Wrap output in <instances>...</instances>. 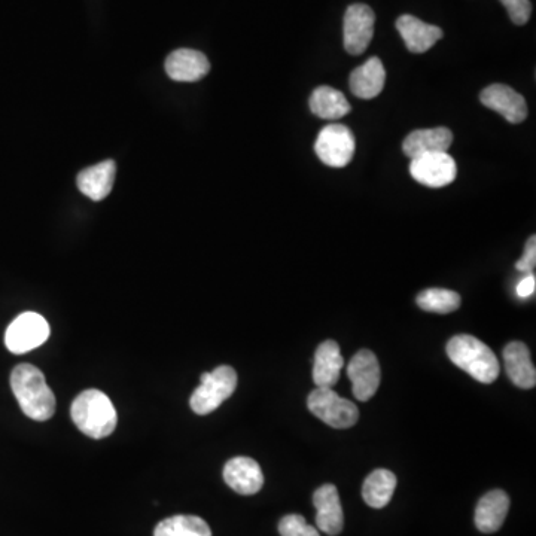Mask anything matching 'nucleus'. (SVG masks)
Returning <instances> with one entry per match:
<instances>
[{
	"mask_svg": "<svg viewBox=\"0 0 536 536\" xmlns=\"http://www.w3.org/2000/svg\"><path fill=\"white\" fill-rule=\"evenodd\" d=\"M200 386L191 395L190 405L199 416L215 411L222 402L227 401L237 388V373L228 365L215 368L212 373H203Z\"/></svg>",
	"mask_w": 536,
	"mask_h": 536,
	"instance_id": "obj_4",
	"label": "nucleus"
},
{
	"mask_svg": "<svg viewBox=\"0 0 536 536\" xmlns=\"http://www.w3.org/2000/svg\"><path fill=\"white\" fill-rule=\"evenodd\" d=\"M453 142V133L447 127L414 130L405 137L402 151L410 160L420 155L447 152Z\"/></svg>",
	"mask_w": 536,
	"mask_h": 536,
	"instance_id": "obj_20",
	"label": "nucleus"
},
{
	"mask_svg": "<svg viewBox=\"0 0 536 536\" xmlns=\"http://www.w3.org/2000/svg\"><path fill=\"white\" fill-rule=\"evenodd\" d=\"M11 388L21 410L30 419L45 422L54 416L56 398L44 373L35 365H17L11 373Z\"/></svg>",
	"mask_w": 536,
	"mask_h": 536,
	"instance_id": "obj_1",
	"label": "nucleus"
},
{
	"mask_svg": "<svg viewBox=\"0 0 536 536\" xmlns=\"http://www.w3.org/2000/svg\"><path fill=\"white\" fill-rule=\"evenodd\" d=\"M79 431L94 440L109 437L117 428L118 416L108 395L97 389L81 392L70 408Z\"/></svg>",
	"mask_w": 536,
	"mask_h": 536,
	"instance_id": "obj_2",
	"label": "nucleus"
},
{
	"mask_svg": "<svg viewBox=\"0 0 536 536\" xmlns=\"http://www.w3.org/2000/svg\"><path fill=\"white\" fill-rule=\"evenodd\" d=\"M210 63L203 53L196 50L173 51L166 60V72L169 78L178 82H196L209 73Z\"/></svg>",
	"mask_w": 536,
	"mask_h": 536,
	"instance_id": "obj_16",
	"label": "nucleus"
},
{
	"mask_svg": "<svg viewBox=\"0 0 536 536\" xmlns=\"http://www.w3.org/2000/svg\"><path fill=\"white\" fill-rule=\"evenodd\" d=\"M307 407L334 429L352 428L359 420L358 407L335 394L333 388H316L307 398Z\"/></svg>",
	"mask_w": 536,
	"mask_h": 536,
	"instance_id": "obj_5",
	"label": "nucleus"
},
{
	"mask_svg": "<svg viewBox=\"0 0 536 536\" xmlns=\"http://www.w3.org/2000/svg\"><path fill=\"white\" fill-rule=\"evenodd\" d=\"M535 289L536 277L534 274H528V276L523 277V279L520 280L519 285H517V295L525 300V298L532 297V295L535 294Z\"/></svg>",
	"mask_w": 536,
	"mask_h": 536,
	"instance_id": "obj_29",
	"label": "nucleus"
},
{
	"mask_svg": "<svg viewBox=\"0 0 536 536\" xmlns=\"http://www.w3.org/2000/svg\"><path fill=\"white\" fill-rule=\"evenodd\" d=\"M446 350L450 361L477 382L490 385L498 379L501 371L498 358L487 344L474 335H455L447 343Z\"/></svg>",
	"mask_w": 536,
	"mask_h": 536,
	"instance_id": "obj_3",
	"label": "nucleus"
},
{
	"mask_svg": "<svg viewBox=\"0 0 536 536\" xmlns=\"http://www.w3.org/2000/svg\"><path fill=\"white\" fill-rule=\"evenodd\" d=\"M374 23L376 15L370 6L355 3L347 8L343 23V41L347 53L359 56L367 51L374 36Z\"/></svg>",
	"mask_w": 536,
	"mask_h": 536,
	"instance_id": "obj_9",
	"label": "nucleus"
},
{
	"mask_svg": "<svg viewBox=\"0 0 536 536\" xmlns=\"http://www.w3.org/2000/svg\"><path fill=\"white\" fill-rule=\"evenodd\" d=\"M480 100L486 108L501 114L508 123L520 124L528 117L525 97L508 85H489L481 91Z\"/></svg>",
	"mask_w": 536,
	"mask_h": 536,
	"instance_id": "obj_11",
	"label": "nucleus"
},
{
	"mask_svg": "<svg viewBox=\"0 0 536 536\" xmlns=\"http://www.w3.org/2000/svg\"><path fill=\"white\" fill-rule=\"evenodd\" d=\"M416 301L417 306L425 312L440 313V315L456 312L462 303L458 292L443 288L425 289L417 295Z\"/></svg>",
	"mask_w": 536,
	"mask_h": 536,
	"instance_id": "obj_25",
	"label": "nucleus"
},
{
	"mask_svg": "<svg viewBox=\"0 0 536 536\" xmlns=\"http://www.w3.org/2000/svg\"><path fill=\"white\" fill-rule=\"evenodd\" d=\"M386 70L379 57H371L364 65L350 73V91L359 99L370 100L379 96L385 88Z\"/></svg>",
	"mask_w": 536,
	"mask_h": 536,
	"instance_id": "obj_19",
	"label": "nucleus"
},
{
	"mask_svg": "<svg viewBox=\"0 0 536 536\" xmlns=\"http://www.w3.org/2000/svg\"><path fill=\"white\" fill-rule=\"evenodd\" d=\"M347 376L352 380L353 395L358 401H370L382 379L379 361L371 350L362 349L350 359Z\"/></svg>",
	"mask_w": 536,
	"mask_h": 536,
	"instance_id": "obj_10",
	"label": "nucleus"
},
{
	"mask_svg": "<svg viewBox=\"0 0 536 536\" xmlns=\"http://www.w3.org/2000/svg\"><path fill=\"white\" fill-rule=\"evenodd\" d=\"M397 489V477L389 469H376L362 486V498L371 508H385Z\"/></svg>",
	"mask_w": 536,
	"mask_h": 536,
	"instance_id": "obj_23",
	"label": "nucleus"
},
{
	"mask_svg": "<svg viewBox=\"0 0 536 536\" xmlns=\"http://www.w3.org/2000/svg\"><path fill=\"white\" fill-rule=\"evenodd\" d=\"M536 266V237H529L528 243H526L525 254L516 263V268L522 273L531 274Z\"/></svg>",
	"mask_w": 536,
	"mask_h": 536,
	"instance_id": "obj_28",
	"label": "nucleus"
},
{
	"mask_svg": "<svg viewBox=\"0 0 536 536\" xmlns=\"http://www.w3.org/2000/svg\"><path fill=\"white\" fill-rule=\"evenodd\" d=\"M224 480L239 495H255L264 486L263 469L254 459L237 456L225 464Z\"/></svg>",
	"mask_w": 536,
	"mask_h": 536,
	"instance_id": "obj_12",
	"label": "nucleus"
},
{
	"mask_svg": "<svg viewBox=\"0 0 536 536\" xmlns=\"http://www.w3.org/2000/svg\"><path fill=\"white\" fill-rule=\"evenodd\" d=\"M279 534L282 536H321L318 529L310 526L300 514H289L279 523Z\"/></svg>",
	"mask_w": 536,
	"mask_h": 536,
	"instance_id": "obj_26",
	"label": "nucleus"
},
{
	"mask_svg": "<svg viewBox=\"0 0 536 536\" xmlns=\"http://www.w3.org/2000/svg\"><path fill=\"white\" fill-rule=\"evenodd\" d=\"M410 175L414 181L429 188H443L452 184L458 175V167L447 152L420 155L410 163Z\"/></svg>",
	"mask_w": 536,
	"mask_h": 536,
	"instance_id": "obj_8",
	"label": "nucleus"
},
{
	"mask_svg": "<svg viewBox=\"0 0 536 536\" xmlns=\"http://www.w3.org/2000/svg\"><path fill=\"white\" fill-rule=\"evenodd\" d=\"M310 111L322 120L334 121L349 114L352 106L341 91L322 85L316 88L310 97Z\"/></svg>",
	"mask_w": 536,
	"mask_h": 536,
	"instance_id": "obj_22",
	"label": "nucleus"
},
{
	"mask_svg": "<svg viewBox=\"0 0 536 536\" xmlns=\"http://www.w3.org/2000/svg\"><path fill=\"white\" fill-rule=\"evenodd\" d=\"M316 511V525L324 534L335 536L343 531L344 516L340 496L334 484H324L313 493Z\"/></svg>",
	"mask_w": 536,
	"mask_h": 536,
	"instance_id": "obj_13",
	"label": "nucleus"
},
{
	"mask_svg": "<svg viewBox=\"0 0 536 536\" xmlns=\"http://www.w3.org/2000/svg\"><path fill=\"white\" fill-rule=\"evenodd\" d=\"M154 536H212V531L200 517L173 516L158 523Z\"/></svg>",
	"mask_w": 536,
	"mask_h": 536,
	"instance_id": "obj_24",
	"label": "nucleus"
},
{
	"mask_svg": "<svg viewBox=\"0 0 536 536\" xmlns=\"http://www.w3.org/2000/svg\"><path fill=\"white\" fill-rule=\"evenodd\" d=\"M117 164L108 160L82 170L76 179L79 191L93 201H102L114 187Z\"/></svg>",
	"mask_w": 536,
	"mask_h": 536,
	"instance_id": "obj_18",
	"label": "nucleus"
},
{
	"mask_svg": "<svg viewBox=\"0 0 536 536\" xmlns=\"http://www.w3.org/2000/svg\"><path fill=\"white\" fill-rule=\"evenodd\" d=\"M508 11L511 20L517 26H525L532 15L531 0H499Z\"/></svg>",
	"mask_w": 536,
	"mask_h": 536,
	"instance_id": "obj_27",
	"label": "nucleus"
},
{
	"mask_svg": "<svg viewBox=\"0 0 536 536\" xmlns=\"http://www.w3.org/2000/svg\"><path fill=\"white\" fill-rule=\"evenodd\" d=\"M315 152L328 167H346L355 155V136L343 124H330L318 134Z\"/></svg>",
	"mask_w": 536,
	"mask_h": 536,
	"instance_id": "obj_7",
	"label": "nucleus"
},
{
	"mask_svg": "<svg viewBox=\"0 0 536 536\" xmlns=\"http://www.w3.org/2000/svg\"><path fill=\"white\" fill-rule=\"evenodd\" d=\"M510 510V498L504 490H492L478 501L475 526L483 534H495L504 525Z\"/></svg>",
	"mask_w": 536,
	"mask_h": 536,
	"instance_id": "obj_15",
	"label": "nucleus"
},
{
	"mask_svg": "<svg viewBox=\"0 0 536 536\" xmlns=\"http://www.w3.org/2000/svg\"><path fill=\"white\" fill-rule=\"evenodd\" d=\"M504 362L508 377L514 385L522 389H532L536 385V370L531 358V350L522 341H511L504 349Z\"/></svg>",
	"mask_w": 536,
	"mask_h": 536,
	"instance_id": "obj_17",
	"label": "nucleus"
},
{
	"mask_svg": "<svg viewBox=\"0 0 536 536\" xmlns=\"http://www.w3.org/2000/svg\"><path fill=\"white\" fill-rule=\"evenodd\" d=\"M397 29L404 39L407 50L414 54H423L431 50L444 35L440 27L432 26L408 14L398 18Z\"/></svg>",
	"mask_w": 536,
	"mask_h": 536,
	"instance_id": "obj_14",
	"label": "nucleus"
},
{
	"mask_svg": "<svg viewBox=\"0 0 536 536\" xmlns=\"http://www.w3.org/2000/svg\"><path fill=\"white\" fill-rule=\"evenodd\" d=\"M343 365L340 346L334 340L319 344L313 362V382L316 388H333L340 379Z\"/></svg>",
	"mask_w": 536,
	"mask_h": 536,
	"instance_id": "obj_21",
	"label": "nucleus"
},
{
	"mask_svg": "<svg viewBox=\"0 0 536 536\" xmlns=\"http://www.w3.org/2000/svg\"><path fill=\"white\" fill-rule=\"evenodd\" d=\"M50 337V325L44 316L35 312L21 313L9 325L5 334V344L9 352L23 355L42 346Z\"/></svg>",
	"mask_w": 536,
	"mask_h": 536,
	"instance_id": "obj_6",
	"label": "nucleus"
}]
</instances>
